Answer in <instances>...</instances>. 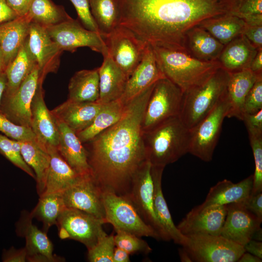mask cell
I'll return each mask as SVG.
<instances>
[{"label": "cell", "instance_id": "cell-1", "mask_svg": "<svg viewBox=\"0 0 262 262\" xmlns=\"http://www.w3.org/2000/svg\"><path fill=\"white\" fill-rule=\"evenodd\" d=\"M154 83L126 104L118 121L83 144L91 173L103 191L127 196L146 160L142 122Z\"/></svg>", "mask_w": 262, "mask_h": 262}, {"label": "cell", "instance_id": "cell-2", "mask_svg": "<svg viewBox=\"0 0 262 262\" xmlns=\"http://www.w3.org/2000/svg\"><path fill=\"white\" fill-rule=\"evenodd\" d=\"M236 0H119V25L150 44L183 47L186 32L208 18L231 14Z\"/></svg>", "mask_w": 262, "mask_h": 262}, {"label": "cell", "instance_id": "cell-3", "mask_svg": "<svg viewBox=\"0 0 262 262\" xmlns=\"http://www.w3.org/2000/svg\"><path fill=\"white\" fill-rule=\"evenodd\" d=\"M164 76L184 92L200 84L221 67L219 61L204 62L190 55L184 48L150 45Z\"/></svg>", "mask_w": 262, "mask_h": 262}, {"label": "cell", "instance_id": "cell-4", "mask_svg": "<svg viewBox=\"0 0 262 262\" xmlns=\"http://www.w3.org/2000/svg\"><path fill=\"white\" fill-rule=\"evenodd\" d=\"M146 160L153 166L165 167L189 152L190 130L179 115L143 131Z\"/></svg>", "mask_w": 262, "mask_h": 262}, {"label": "cell", "instance_id": "cell-5", "mask_svg": "<svg viewBox=\"0 0 262 262\" xmlns=\"http://www.w3.org/2000/svg\"><path fill=\"white\" fill-rule=\"evenodd\" d=\"M229 74L221 67L204 82L183 93L179 116L189 130L206 116L226 94Z\"/></svg>", "mask_w": 262, "mask_h": 262}, {"label": "cell", "instance_id": "cell-6", "mask_svg": "<svg viewBox=\"0 0 262 262\" xmlns=\"http://www.w3.org/2000/svg\"><path fill=\"white\" fill-rule=\"evenodd\" d=\"M229 109L227 92L211 111L190 130L189 152L205 162L212 160L224 118Z\"/></svg>", "mask_w": 262, "mask_h": 262}, {"label": "cell", "instance_id": "cell-7", "mask_svg": "<svg viewBox=\"0 0 262 262\" xmlns=\"http://www.w3.org/2000/svg\"><path fill=\"white\" fill-rule=\"evenodd\" d=\"M181 90L165 77L155 82L148 98L142 122L143 131L179 115Z\"/></svg>", "mask_w": 262, "mask_h": 262}, {"label": "cell", "instance_id": "cell-8", "mask_svg": "<svg viewBox=\"0 0 262 262\" xmlns=\"http://www.w3.org/2000/svg\"><path fill=\"white\" fill-rule=\"evenodd\" d=\"M181 246L193 262H235L246 251L244 246L221 235H184Z\"/></svg>", "mask_w": 262, "mask_h": 262}, {"label": "cell", "instance_id": "cell-9", "mask_svg": "<svg viewBox=\"0 0 262 262\" xmlns=\"http://www.w3.org/2000/svg\"><path fill=\"white\" fill-rule=\"evenodd\" d=\"M103 200L106 223L111 224L115 232L124 231L140 237L160 240L156 231L143 221L127 196L104 191Z\"/></svg>", "mask_w": 262, "mask_h": 262}, {"label": "cell", "instance_id": "cell-10", "mask_svg": "<svg viewBox=\"0 0 262 262\" xmlns=\"http://www.w3.org/2000/svg\"><path fill=\"white\" fill-rule=\"evenodd\" d=\"M151 165L146 160L134 175L127 196L143 221L158 234L160 240H171L158 220L154 209Z\"/></svg>", "mask_w": 262, "mask_h": 262}, {"label": "cell", "instance_id": "cell-11", "mask_svg": "<svg viewBox=\"0 0 262 262\" xmlns=\"http://www.w3.org/2000/svg\"><path fill=\"white\" fill-rule=\"evenodd\" d=\"M102 37L108 55L129 78L141 62L148 43L120 25Z\"/></svg>", "mask_w": 262, "mask_h": 262}, {"label": "cell", "instance_id": "cell-12", "mask_svg": "<svg viewBox=\"0 0 262 262\" xmlns=\"http://www.w3.org/2000/svg\"><path fill=\"white\" fill-rule=\"evenodd\" d=\"M105 222L85 212L66 208L58 217L56 226L62 239H73L89 249L107 234L102 228Z\"/></svg>", "mask_w": 262, "mask_h": 262}, {"label": "cell", "instance_id": "cell-13", "mask_svg": "<svg viewBox=\"0 0 262 262\" xmlns=\"http://www.w3.org/2000/svg\"><path fill=\"white\" fill-rule=\"evenodd\" d=\"M52 40L62 51L72 52L80 47L107 55V49L101 35L84 28L71 17L59 24L46 27Z\"/></svg>", "mask_w": 262, "mask_h": 262}, {"label": "cell", "instance_id": "cell-14", "mask_svg": "<svg viewBox=\"0 0 262 262\" xmlns=\"http://www.w3.org/2000/svg\"><path fill=\"white\" fill-rule=\"evenodd\" d=\"M61 195L66 208L85 212L106 223L103 191L91 173L81 175Z\"/></svg>", "mask_w": 262, "mask_h": 262}, {"label": "cell", "instance_id": "cell-15", "mask_svg": "<svg viewBox=\"0 0 262 262\" xmlns=\"http://www.w3.org/2000/svg\"><path fill=\"white\" fill-rule=\"evenodd\" d=\"M24 43L38 68L39 81L43 82L48 73L57 71L63 51L50 38L46 27L34 22L30 24Z\"/></svg>", "mask_w": 262, "mask_h": 262}, {"label": "cell", "instance_id": "cell-16", "mask_svg": "<svg viewBox=\"0 0 262 262\" xmlns=\"http://www.w3.org/2000/svg\"><path fill=\"white\" fill-rule=\"evenodd\" d=\"M39 78V69L35 66L14 94L2 98L0 111L14 123L31 128V106Z\"/></svg>", "mask_w": 262, "mask_h": 262}, {"label": "cell", "instance_id": "cell-17", "mask_svg": "<svg viewBox=\"0 0 262 262\" xmlns=\"http://www.w3.org/2000/svg\"><path fill=\"white\" fill-rule=\"evenodd\" d=\"M30 213L22 212L16 225V233L26 241L27 260L30 262H56L62 259L53 254V245L47 233L32 222Z\"/></svg>", "mask_w": 262, "mask_h": 262}, {"label": "cell", "instance_id": "cell-18", "mask_svg": "<svg viewBox=\"0 0 262 262\" xmlns=\"http://www.w3.org/2000/svg\"><path fill=\"white\" fill-rule=\"evenodd\" d=\"M227 209L220 235L244 246L261 228L262 220L248 211L242 202L228 204Z\"/></svg>", "mask_w": 262, "mask_h": 262}, {"label": "cell", "instance_id": "cell-19", "mask_svg": "<svg viewBox=\"0 0 262 262\" xmlns=\"http://www.w3.org/2000/svg\"><path fill=\"white\" fill-rule=\"evenodd\" d=\"M227 205L191 210L177 226L183 235H220L227 214Z\"/></svg>", "mask_w": 262, "mask_h": 262}, {"label": "cell", "instance_id": "cell-20", "mask_svg": "<svg viewBox=\"0 0 262 262\" xmlns=\"http://www.w3.org/2000/svg\"><path fill=\"white\" fill-rule=\"evenodd\" d=\"M42 82H39L31 106V128L37 142L45 148L58 144L59 131L44 98Z\"/></svg>", "mask_w": 262, "mask_h": 262}, {"label": "cell", "instance_id": "cell-21", "mask_svg": "<svg viewBox=\"0 0 262 262\" xmlns=\"http://www.w3.org/2000/svg\"><path fill=\"white\" fill-rule=\"evenodd\" d=\"M165 77L157 64L150 44H148L144 56L128 79L123 94L119 99L124 104L161 78Z\"/></svg>", "mask_w": 262, "mask_h": 262}, {"label": "cell", "instance_id": "cell-22", "mask_svg": "<svg viewBox=\"0 0 262 262\" xmlns=\"http://www.w3.org/2000/svg\"><path fill=\"white\" fill-rule=\"evenodd\" d=\"M102 104L96 102H75L67 99L50 112L56 119L66 125L76 133L88 127Z\"/></svg>", "mask_w": 262, "mask_h": 262}, {"label": "cell", "instance_id": "cell-23", "mask_svg": "<svg viewBox=\"0 0 262 262\" xmlns=\"http://www.w3.org/2000/svg\"><path fill=\"white\" fill-rule=\"evenodd\" d=\"M54 119L59 131L57 149L61 156L79 174L91 173L85 149L76 132L64 123Z\"/></svg>", "mask_w": 262, "mask_h": 262}, {"label": "cell", "instance_id": "cell-24", "mask_svg": "<svg viewBox=\"0 0 262 262\" xmlns=\"http://www.w3.org/2000/svg\"><path fill=\"white\" fill-rule=\"evenodd\" d=\"M253 184V175L242 181L234 183L225 179L212 187L205 200L200 205L195 207L198 210L245 201L250 196Z\"/></svg>", "mask_w": 262, "mask_h": 262}, {"label": "cell", "instance_id": "cell-25", "mask_svg": "<svg viewBox=\"0 0 262 262\" xmlns=\"http://www.w3.org/2000/svg\"><path fill=\"white\" fill-rule=\"evenodd\" d=\"M31 22L27 14L0 26V54L5 68L23 45Z\"/></svg>", "mask_w": 262, "mask_h": 262}, {"label": "cell", "instance_id": "cell-26", "mask_svg": "<svg viewBox=\"0 0 262 262\" xmlns=\"http://www.w3.org/2000/svg\"><path fill=\"white\" fill-rule=\"evenodd\" d=\"M98 70L99 98L97 102L104 104L119 99L124 91L128 78L107 54Z\"/></svg>", "mask_w": 262, "mask_h": 262}, {"label": "cell", "instance_id": "cell-27", "mask_svg": "<svg viewBox=\"0 0 262 262\" xmlns=\"http://www.w3.org/2000/svg\"><path fill=\"white\" fill-rule=\"evenodd\" d=\"M183 47L193 57L202 61L211 62L218 60L224 45L197 25L186 32Z\"/></svg>", "mask_w": 262, "mask_h": 262}, {"label": "cell", "instance_id": "cell-28", "mask_svg": "<svg viewBox=\"0 0 262 262\" xmlns=\"http://www.w3.org/2000/svg\"><path fill=\"white\" fill-rule=\"evenodd\" d=\"M258 49L242 34L224 45L218 61L230 73L248 69Z\"/></svg>", "mask_w": 262, "mask_h": 262}, {"label": "cell", "instance_id": "cell-29", "mask_svg": "<svg viewBox=\"0 0 262 262\" xmlns=\"http://www.w3.org/2000/svg\"><path fill=\"white\" fill-rule=\"evenodd\" d=\"M229 73L226 88L229 103L227 117H234L242 120L245 99L259 75H257L249 68Z\"/></svg>", "mask_w": 262, "mask_h": 262}, {"label": "cell", "instance_id": "cell-30", "mask_svg": "<svg viewBox=\"0 0 262 262\" xmlns=\"http://www.w3.org/2000/svg\"><path fill=\"white\" fill-rule=\"evenodd\" d=\"M47 149L50 160L45 188L42 195L63 192L74 184L81 175L66 162L56 147L49 146Z\"/></svg>", "mask_w": 262, "mask_h": 262}, {"label": "cell", "instance_id": "cell-31", "mask_svg": "<svg viewBox=\"0 0 262 262\" xmlns=\"http://www.w3.org/2000/svg\"><path fill=\"white\" fill-rule=\"evenodd\" d=\"M164 169L163 167L151 165L154 211L170 240L176 244L181 245L184 235L175 225L162 191V179Z\"/></svg>", "mask_w": 262, "mask_h": 262}, {"label": "cell", "instance_id": "cell-32", "mask_svg": "<svg viewBox=\"0 0 262 262\" xmlns=\"http://www.w3.org/2000/svg\"><path fill=\"white\" fill-rule=\"evenodd\" d=\"M19 142L22 158L35 174L37 192L40 196L43 194L45 188L50 164V155L47 149L36 140Z\"/></svg>", "mask_w": 262, "mask_h": 262}, {"label": "cell", "instance_id": "cell-33", "mask_svg": "<svg viewBox=\"0 0 262 262\" xmlns=\"http://www.w3.org/2000/svg\"><path fill=\"white\" fill-rule=\"evenodd\" d=\"M98 68L76 72L68 83V100L80 102H96L99 98Z\"/></svg>", "mask_w": 262, "mask_h": 262}, {"label": "cell", "instance_id": "cell-34", "mask_svg": "<svg viewBox=\"0 0 262 262\" xmlns=\"http://www.w3.org/2000/svg\"><path fill=\"white\" fill-rule=\"evenodd\" d=\"M198 26L225 45L243 34L246 23L239 17L227 14L205 19Z\"/></svg>", "mask_w": 262, "mask_h": 262}, {"label": "cell", "instance_id": "cell-35", "mask_svg": "<svg viewBox=\"0 0 262 262\" xmlns=\"http://www.w3.org/2000/svg\"><path fill=\"white\" fill-rule=\"evenodd\" d=\"M125 105L120 99L102 104L92 123L84 130L76 133L81 142L84 144L91 140L118 121L124 113Z\"/></svg>", "mask_w": 262, "mask_h": 262}, {"label": "cell", "instance_id": "cell-36", "mask_svg": "<svg viewBox=\"0 0 262 262\" xmlns=\"http://www.w3.org/2000/svg\"><path fill=\"white\" fill-rule=\"evenodd\" d=\"M35 66L24 43L16 56L5 68L7 82L2 98L14 94Z\"/></svg>", "mask_w": 262, "mask_h": 262}, {"label": "cell", "instance_id": "cell-37", "mask_svg": "<svg viewBox=\"0 0 262 262\" xmlns=\"http://www.w3.org/2000/svg\"><path fill=\"white\" fill-rule=\"evenodd\" d=\"M92 15L102 36L119 25V0H89Z\"/></svg>", "mask_w": 262, "mask_h": 262}, {"label": "cell", "instance_id": "cell-38", "mask_svg": "<svg viewBox=\"0 0 262 262\" xmlns=\"http://www.w3.org/2000/svg\"><path fill=\"white\" fill-rule=\"evenodd\" d=\"M39 197L30 214L33 218L42 222V229L47 233L50 227L56 225L58 217L66 207L61 193L45 194Z\"/></svg>", "mask_w": 262, "mask_h": 262}, {"label": "cell", "instance_id": "cell-39", "mask_svg": "<svg viewBox=\"0 0 262 262\" xmlns=\"http://www.w3.org/2000/svg\"><path fill=\"white\" fill-rule=\"evenodd\" d=\"M27 15L32 22L45 27L71 18L62 6L55 4L51 0H32Z\"/></svg>", "mask_w": 262, "mask_h": 262}, {"label": "cell", "instance_id": "cell-40", "mask_svg": "<svg viewBox=\"0 0 262 262\" xmlns=\"http://www.w3.org/2000/svg\"><path fill=\"white\" fill-rule=\"evenodd\" d=\"M0 153L12 164L35 180L34 172L22 158L19 141L0 134Z\"/></svg>", "mask_w": 262, "mask_h": 262}, {"label": "cell", "instance_id": "cell-41", "mask_svg": "<svg viewBox=\"0 0 262 262\" xmlns=\"http://www.w3.org/2000/svg\"><path fill=\"white\" fill-rule=\"evenodd\" d=\"M114 236L115 246L120 248L128 253L148 254L152 249L148 244L140 237L128 232L117 231Z\"/></svg>", "mask_w": 262, "mask_h": 262}, {"label": "cell", "instance_id": "cell-42", "mask_svg": "<svg viewBox=\"0 0 262 262\" xmlns=\"http://www.w3.org/2000/svg\"><path fill=\"white\" fill-rule=\"evenodd\" d=\"M115 246L114 235L106 234L100 237L96 244L88 250V260L90 262H113Z\"/></svg>", "mask_w": 262, "mask_h": 262}, {"label": "cell", "instance_id": "cell-43", "mask_svg": "<svg viewBox=\"0 0 262 262\" xmlns=\"http://www.w3.org/2000/svg\"><path fill=\"white\" fill-rule=\"evenodd\" d=\"M231 14L246 23L254 22L262 17V0H236Z\"/></svg>", "mask_w": 262, "mask_h": 262}, {"label": "cell", "instance_id": "cell-44", "mask_svg": "<svg viewBox=\"0 0 262 262\" xmlns=\"http://www.w3.org/2000/svg\"><path fill=\"white\" fill-rule=\"evenodd\" d=\"M252 148L255 170L251 194L262 192V135H248Z\"/></svg>", "mask_w": 262, "mask_h": 262}, {"label": "cell", "instance_id": "cell-45", "mask_svg": "<svg viewBox=\"0 0 262 262\" xmlns=\"http://www.w3.org/2000/svg\"><path fill=\"white\" fill-rule=\"evenodd\" d=\"M0 131L8 138L17 141L36 140L31 128L14 123L0 111Z\"/></svg>", "mask_w": 262, "mask_h": 262}, {"label": "cell", "instance_id": "cell-46", "mask_svg": "<svg viewBox=\"0 0 262 262\" xmlns=\"http://www.w3.org/2000/svg\"><path fill=\"white\" fill-rule=\"evenodd\" d=\"M262 109V74L257 76L245 99L244 114H254Z\"/></svg>", "mask_w": 262, "mask_h": 262}, {"label": "cell", "instance_id": "cell-47", "mask_svg": "<svg viewBox=\"0 0 262 262\" xmlns=\"http://www.w3.org/2000/svg\"><path fill=\"white\" fill-rule=\"evenodd\" d=\"M74 5L80 21L86 29L100 34L92 15L89 0H69Z\"/></svg>", "mask_w": 262, "mask_h": 262}, {"label": "cell", "instance_id": "cell-48", "mask_svg": "<svg viewBox=\"0 0 262 262\" xmlns=\"http://www.w3.org/2000/svg\"><path fill=\"white\" fill-rule=\"evenodd\" d=\"M248 135H262V109L254 114H244L242 120Z\"/></svg>", "mask_w": 262, "mask_h": 262}, {"label": "cell", "instance_id": "cell-49", "mask_svg": "<svg viewBox=\"0 0 262 262\" xmlns=\"http://www.w3.org/2000/svg\"><path fill=\"white\" fill-rule=\"evenodd\" d=\"M242 203L248 211L262 220V192L250 194Z\"/></svg>", "mask_w": 262, "mask_h": 262}, {"label": "cell", "instance_id": "cell-50", "mask_svg": "<svg viewBox=\"0 0 262 262\" xmlns=\"http://www.w3.org/2000/svg\"><path fill=\"white\" fill-rule=\"evenodd\" d=\"M243 34L257 49L262 48V25L246 24Z\"/></svg>", "mask_w": 262, "mask_h": 262}, {"label": "cell", "instance_id": "cell-51", "mask_svg": "<svg viewBox=\"0 0 262 262\" xmlns=\"http://www.w3.org/2000/svg\"><path fill=\"white\" fill-rule=\"evenodd\" d=\"M3 262H25L27 260V251L25 247L16 249L12 246L4 249L2 253Z\"/></svg>", "mask_w": 262, "mask_h": 262}, {"label": "cell", "instance_id": "cell-52", "mask_svg": "<svg viewBox=\"0 0 262 262\" xmlns=\"http://www.w3.org/2000/svg\"><path fill=\"white\" fill-rule=\"evenodd\" d=\"M32 0H5L8 5L18 16L28 14Z\"/></svg>", "mask_w": 262, "mask_h": 262}, {"label": "cell", "instance_id": "cell-53", "mask_svg": "<svg viewBox=\"0 0 262 262\" xmlns=\"http://www.w3.org/2000/svg\"><path fill=\"white\" fill-rule=\"evenodd\" d=\"M18 16L8 5L5 0H0V26Z\"/></svg>", "mask_w": 262, "mask_h": 262}, {"label": "cell", "instance_id": "cell-54", "mask_svg": "<svg viewBox=\"0 0 262 262\" xmlns=\"http://www.w3.org/2000/svg\"><path fill=\"white\" fill-rule=\"evenodd\" d=\"M245 251L262 259V241L250 240L244 246Z\"/></svg>", "mask_w": 262, "mask_h": 262}, {"label": "cell", "instance_id": "cell-55", "mask_svg": "<svg viewBox=\"0 0 262 262\" xmlns=\"http://www.w3.org/2000/svg\"><path fill=\"white\" fill-rule=\"evenodd\" d=\"M249 69L257 75L262 74V48L258 49L251 63Z\"/></svg>", "mask_w": 262, "mask_h": 262}, {"label": "cell", "instance_id": "cell-56", "mask_svg": "<svg viewBox=\"0 0 262 262\" xmlns=\"http://www.w3.org/2000/svg\"><path fill=\"white\" fill-rule=\"evenodd\" d=\"M129 254L124 250L115 246L113 253V262H130Z\"/></svg>", "mask_w": 262, "mask_h": 262}, {"label": "cell", "instance_id": "cell-57", "mask_svg": "<svg viewBox=\"0 0 262 262\" xmlns=\"http://www.w3.org/2000/svg\"><path fill=\"white\" fill-rule=\"evenodd\" d=\"M262 259L245 251L237 261L238 262H261Z\"/></svg>", "mask_w": 262, "mask_h": 262}, {"label": "cell", "instance_id": "cell-58", "mask_svg": "<svg viewBox=\"0 0 262 262\" xmlns=\"http://www.w3.org/2000/svg\"><path fill=\"white\" fill-rule=\"evenodd\" d=\"M5 69L0 68V105L6 86Z\"/></svg>", "mask_w": 262, "mask_h": 262}, {"label": "cell", "instance_id": "cell-59", "mask_svg": "<svg viewBox=\"0 0 262 262\" xmlns=\"http://www.w3.org/2000/svg\"><path fill=\"white\" fill-rule=\"evenodd\" d=\"M179 254L180 261L182 262H193L190 256L186 250L182 246L179 249Z\"/></svg>", "mask_w": 262, "mask_h": 262}, {"label": "cell", "instance_id": "cell-60", "mask_svg": "<svg viewBox=\"0 0 262 262\" xmlns=\"http://www.w3.org/2000/svg\"><path fill=\"white\" fill-rule=\"evenodd\" d=\"M262 229L260 228L258 230H256V231L254 233L252 239L259 241H262Z\"/></svg>", "mask_w": 262, "mask_h": 262}, {"label": "cell", "instance_id": "cell-61", "mask_svg": "<svg viewBox=\"0 0 262 262\" xmlns=\"http://www.w3.org/2000/svg\"><path fill=\"white\" fill-rule=\"evenodd\" d=\"M0 68H4L5 69V67L4 66L2 59L1 56L0 54Z\"/></svg>", "mask_w": 262, "mask_h": 262}]
</instances>
